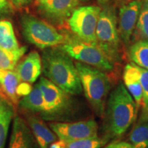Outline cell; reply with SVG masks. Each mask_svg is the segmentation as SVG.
Listing matches in <instances>:
<instances>
[{
  "mask_svg": "<svg viewBox=\"0 0 148 148\" xmlns=\"http://www.w3.org/2000/svg\"><path fill=\"white\" fill-rule=\"evenodd\" d=\"M21 82V79L14 69H0V87L7 97L14 104L18 103L19 97L16 94V88Z\"/></svg>",
  "mask_w": 148,
  "mask_h": 148,
  "instance_id": "obj_16",
  "label": "cell"
},
{
  "mask_svg": "<svg viewBox=\"0 0 148 148\" xmlns=\"http://www.w3.org/2000/svg\"><path fill=\"white\" fill-rule=\"evenodd\" d=\"M59 140L61 148H100L107 143L108 139L96 136L69 141L60 139Z\"/></svg>",
  "mask_w": 148,
  "mask_h": 148,
  "instance_id": "obj_23",
  "label": "cell"
},
{
  "mask_svg": "<svg viewBox=\"0 0 148 148\" xmlns=\"http://www.w3.org/2000/svg\"><path fill=\"white\" fill-rule=\"evenodd\" d=\"M32 1V0H11V1H12L16 6L18 7H22L25 5L29 4Z\"/></svg>",
  "mask_w": 148,
  "mask_h": 148,
  "instance_id": "obj_28",
  "label": "cell"
},
{
  "mask_svg": "<svg viewBox=\"0 0 148 148\" xmlns=\"http://www.w3.org/2000/svg\"><path fill=\"white\" fill-rule=\"evenodd\" d=\"M27 123L40 148H49L58 139L56 134L38 116H29Z\"/></svg>",
  "mask_w": 148,
  "mask_h": 148,
  "instance_id": "obj_15",
  "label": "cell"
},
{
  "mask_svg": "<svg viewBox=\"0 0 148 148\" xmlns=\"http://www.w3.org/2000/svg\"><path fill=\"white\" fill-rule=\"evenodd\" d=\"M37 85L41 90L45 112L41 117L47 121H60L71 114L73 102L71 95L61 89L45 77H40Z\"/></svg>",
  "mask_w": 148,
  "mask_h": 148,
  "instance_id": "obj_5",
  "label": "cell"
},
{
  "mask_svg": "<svg viewBox=\"0 0 148 148\" xmlns=\"http://www.w3.org/2000/svg\"><path fill=\"white\" fill-rule=\"evenodd\" d=\"M22 33L27 41L40 49L61 45L64 36L51 24L34 16L25 14L21 17Z\"/></svg>",
  "mask_w": 148,
  "mask_h": 148,
  "instance_id": "obj_7",
  "label": "cell"
},
{
  "mask_svg": "<svg viewBox=\"0 0 148 148\" xmlns=\"http://www.w3.org/2000/svg\"><path fill=\"white\" fill-rule=\"evenodd\" d=\"M60 46L72 58L103 71H112L114 62L97 44L84 41L74 34L64 35Z\"/></svg>",
  "mask_w": 148,
  "mask_h": 148,
  "instance_id": "obj_4",
  "label": "cell"
},
{
  "mask_svg": "<svg viewBox=\"0 0 148 148\" xmlns=\"http://www.w3.org/2000/svg\"><path fill=\"white\" fill-rule=\"evenodd\" d=\"M0 47L9 51H17L21 47L14 34L13 26L8 20L0 21Z\"/></svg>",
  "mask_w": 148,
  "mask_h": 148,
  "instance_id": "obj_19",
  "label": "cell"
},
{
  "mask_svg": "<svg viewBox=\"0 0 148 148\" xmlns=\"http://www.w3.org/2000/svg\"><path fill=\"white\" fill-rule=\"evenodd\" d=\"M141 1L134 0L120 8L118 30L119 36L125 44H128L130 41L141 10Z\"/></svg>",
  "mask_w": 148,
  "mask_h": 148,
  "instance_id": "obj_11",
  "label": "cell"
},
{
  "mask_svg": "<svg viewBox=\"0 0 148 148\" xmlns=\"http://www.w3.org/2000/svg\"><path fill=\"white\" fill-rule=\"evenodd\" d=\"M2 98L3 97H1V96H0V103H1V99H2Z\"/></svg>",
  "mask_w": 148,
  "mask_h": 148,
  "instance_id": "obj_31",
  "label": "cell"
},
{
  "mask_svg": "<svg viewBox=\"0 0 148 148\" xmlns=\"http://www.w3.org/2000/svg\"><path fill=\"white\" fill-rule=\"evenodd\" d=\"M138 106L123 82L111 91L105 111V130L112 137L123 136L136 121Z\"/></svg>",
  "mask_w": 148,
  "mask_h": 148,
  "instance_id": "obj_2",
  "label": "cell"
},
{
  "mask_svg": "<svg viewBox=\"0 0 148 148\" xmlns=\"http://www.w3.org/2000/svg\"><path fill=\"white\" fill-rule=\"evenodd\" d=\"M143 1H148V0H143Z\"/></svg>",
  "mask_w": 148,
  "mask_h": 148,
  "instance_id": "obj_33",
  "label": "cell"
},
{
  "mask_svg": "<svg viewBox=\"0 0 148 148\" xmlns=\"http://www.w3.org/2000/svg\"><path fill=\"white\" fill-rule=\"evenodd\" d=\"M42 71L46 78L70 95H79L82 86L78 71L72 58L61 46L44 49Z\"/></svg>",
  "mask_w": 148,
  "mask_h": 148,
  "instance_id": "obj_1",
  "label": "cell"
},
{
  "mask_svg": "<svg viewBox=\"0 0 148 148\" xmlns=\"http://www.w3.org/2000/svg\"><path fill=\"white\" fill-rule=\"evenodd\" d=\"M116 13L112 7L101 10L96 28L97 45L112 62L120 60V38Z\"/></svg>",
  "mask_w": 148,
  "mask_h": 148,
  "instance_id": "obj_6",
  "label": "cell"
},
{
  "mask_svg": "<svg viewBox=\"0 0 148 148\" xmlns=\"http://www.w3.org/2000/svg\"><path fill=\"white\" fill-rule=\"evenodd\" d=\"M138 34L144 40H148V10L141 8L136 25Z\"/></svg>",
  "mask_w": 148,
  "mask_h": 148,
  "instance_id": "obj_25",
  "label": "cell"
},
{
  "mask_svg": "<svg viewBox=\"0 0 148 148\" xmlns=\"http://www.w3.org/2000/svg\"><path fill=\"white\" fill-rule=\"evenodd\" d=\"M7 5H8L7 0H0V12L4 10L6 8Z\"/></svg>",
  "mask_w": 148,
  "mask_h": 148,
  "instance_id": "obj_29",
  "label": "cell"
},
{
  "mask_svg": "<svg viewBox=\"0 0 148 148\" xmlns=\"http://www.w3.org/2000/svg\"><path fill=\"white\" fill-rule=\"evenodd\" d=\"M32 86L31 84L27 82H20L19 84L18 85L17 88H16V94L18 97L20 96H24L28 95V94L32 91Z\"/></svg>",
  "mask_w": 148,
  "mask_h": 148,
  "instance_id": "obj_26",
  "label": "cell"
},
{
  "mask_svg": "<svg viewBox=\"0 0 148 148\" xmlns=\"http://www.w3.org/2000/svg\"><path fill=\"white\" fill-rule=\"evenodd\" d=\"M101 10L96 5L75 9L67 21L73 34L84 41L97 44L96 28Z\"/></svg>",
  "mask_w": 148,
  "mask_h": 148,
  "instance_id": "obj_8",
  "label": "cell"
},
{
  "mask_svg": "<svg viewBox=\"0 0 148 148\" xmlns=\"http://www.w3.org/2000/svg\"><path fill=\"white\" fill-rule=\"evenodd\" d=\"M8 148H40L29 127L19 116L14 118Z\"/></svg>",
  "mask_w": 148,
  "mask_h": 148,
  "instance_id": "obj_12",
  "label": "cell"
},
{
  "mask_svg": "<svg viewBox=\"0 0 148 148\" xmlns=\"http://www.w3.org/2000/svg\"><path fill=\"white\" fill-rule=\"evenodd\" d=\"M79 1H87V0H79Z\"/></svg>",
  "mask_w": 148,
  "mask_h": 148,
  "instance_id": "obj_32",
  "label": "cell"
},
{
  "mask_svg": "<svg viewBox=\"0 0 148 148\" xmlns=\"http://www.w3.org/2000/svg\"><path fill=\"white\" fill-rule=\"evenodd\" d=\"M79 0H38V12L54 25H62L77 8Z\"/></svg>",
  "mask_w": 148,
  "mask_h": 148,
  "instance_id": "obj_10",
  "label": "cell"
},
{
  "mask_svg": "<svg viewBox=\"0 0 148 148\" xmlns=\"http://www.w3.org/2000/svg\"><path fill=\"white\" fill-rule=\"evenodd\" d=\"M49 127L59 139L66 141L98 136V125L94 119L75 123L51 122Z\"/></svg>",
  "mask_w": 148,
  "mask_h": 148,
  "instance_id": "obj_9",
  "label": "cell"
},
{
  "mask_svg": "<svg viewBox=\"0 0 148 148\" xmlns=\"http://www.w3.org/2000/svg\"><path fill=\"white\" fill-rule=\"evenodd\" d=\"M129 57L133 63L148 70V40H140L129 49Z\"/></svg>",
  "mask_w": 148,
  "mask_h": 148,
  "instance_id": "obj_20",
  "label": "cell"
},
{
  "mask_svg": "<svg viewBox=\"0 0 148 148\" xmlns=\"http://www.w3.org/2000/svg\"><path fill=\"white\" fill-rule=\"evenodd\" d=\"M129 141L136 148H148V120L139 119L130 134Z\"/></svg>",
  "mask_w": 148,
  "mask_h": 148,
  "instance_id": "obj_21",
  "label": "cell"
},
{
  "mask_svg": "<svg viewBox=\"0 0 148 148\" xmlns=\"http://www.w3.org/2000/svg\"><path fill=\"white\" fill-rule=\"evenodd\" d=\"M110 1H111V0H99V2L102 3V4H105V3H108Z\"/></svg>",
  "mask_w": 148,
  "mask_h": 148,
  "instance_id": "obj_30",
  "label": "cell"
},
{
  "mask_svg": "<svg viewBox=\"0 0 148 148\" xmlns=\"http://www.w3.org/2000/svg\"><path fill=\"white\" fill-rule=\"evenodd\" d=\"M123 79L125 86L139 108L143 104V88L138 66L133 62L126 64L123 70Z\"/></svg>",
  "mask_w": 148,
  "mask_h": 148,
  "instance_id": "obj_14",
  "label": "cell"
},
{
  "mask_svg": "<svg viewBox=\"0 0 148 148\" xmlns=\"http://www.w3.org/2000/svg\"><path fill=\"white\" fill-rule=\"evenodd\" d=\"M14 108L10 102L2 98L0 103V148H4Z\"/></svg>",
  "mask_w": 148,
  "mask_h": 148,
  "instance_id": "obj_18",
  "label": "cell"
},
{
  "mask_svg": "<svg viewBox=\"0 0 148 148\" xmlns=\"http://www.w3.org/2000/svg\"><path fill=\"white\" fill-rule=\"evenodd\" d=\"M104 148H136L130 143H127L125 141L113 142L108 144Z\"/></svg>",
  "mask_w": 148,
  "mask_h": 148,
  "instance_id": "obj_27",
  "label": "cell"
},
{
  "mask_svg": "<svg viewBox=\"0 0 148 148\" xmlns=\"http://www.w3.org/2000/svg\"><path fill=\"white\" fill-rule=\"evenodd\" d=\"M143 88V110L140 119L148 120V70L138 66Z\"/></svg>",
  "mask_w": 148,
  "mask_h": 148,
  "instance_id": "obj_24",
  "label": "cell"
},
{
  "mask_svg": "<svg viewBox=\"0 0 148 148\" xmlns=\"http://www.w3.org/2000/svg\"><path fill=\"white\" fill-rule=\"evenodd\" d=\"M27 51L25 46L15 51H9L0 47V69L14 70L17 62Z\"/></svg>",
  "mask_w": 148,
  "mask_h": 148,
  "instance_id": "obj_22",
  "label": "cell"
},
{
  "mask_svg": "<svg viewBox=\"0 0 148 148\" xmlns=\"http://www.w3.org/2000/svg\"><path fill=\"white\" fill-rule=\"evenodd\" d=\"M18 106L25 110L39 113L40 116L45 112V102L40 89L36 84L28 95L24 96L18 102Z\"/></svg>",
  "mask_w": 148,
  "mask_h": 148,
  "instance_id": "obj_17",
  "label": "cell"
},
{
  "mask_svg": "<svg viewBox=\"0 0 148 148\" xmlns=\"http://www.w3.org/2000/svg\"><path fill=\"white\" fill-rule=\"evenodd\" d=\"M83 91L88 102L98 116L105 112V103L110 90L108 75L102 70L80 62H75Z\"/></svg>",
  "mask_w": 148,
  "mask_h": 148,
  "instance_id": "obj_3",
  "label": "cell"
},
{
  "mask_svg": "<svg viewBox=\"0 0 148 148\" xmlns=\"http://www.w3.org/2000/svg\"><path fill=\"white\" fill-rule=\"evenodd\" d=\"M14 71L22 82L32 84L39 77L42 71V60L39 53L32 51L17 64Z\"/></svg>",
  "mask_w": 148,
  "mask_h": 148,
  "instance_id": "obj_13",
  "label": "cell"
}]
</instances>
